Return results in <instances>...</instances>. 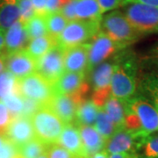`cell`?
Listing matches in <instances>:
<instances>
[{"label":"cell","instance_id":"obj_1","mask_svg":"<svg viewBox=\"0 0 158 158\" xmlns=\"http://www.w3.org/2000/svg\"><path fill=\"white\" fill-rule=\"evenodd\" d=\"M35 137L46 145L56 143L64 128L61 118L48 106H41L31 118Z\"/></svg>","mask_w":158,"mask_h":158},{"label":"cell","instance_id":"obj_2","mask_svg":"<svg viewBox=\"0 0 158 158\" xmlns=\"http://www.w3.org/2000/svg\"><path fill=\"white\" fill-rule=\"evenodd\" d=\"M100 22L89 20L69 21L62 34L56 38L57 45L65 50L82 45V43L92 39L99 32Z\"/></svg>","mask_w":158,"mask_h":158},{"label":"cell","instance_id":"obj_3","mask_svg":"<svg viewBox=\"0 0 158 158\" xmlns=\"http://www.w3.org/2000/svg\"><path fill=\"white\" fill-rule=\"evenodd\" d=\"M100 27L102 32L121 47L135 40L139 34L120 11H112L104 16Z\"/></svg>","mask_w":158,"mask_h":158},{"label":"cell","instance_id":"obj_4","mask_svg":"<svg viewBox=\"0 0 158 158\" xmlns=\"http://www.w3.org/2000/svg\"><path fill=\"white\" fill-rule=\"evenodd\" d=\"M123 14L139 34L158 31L157 8L137 3H129L125 5Z\"/></svg>","mask_w":158,"mask_h":158},{"label":"cell","instance_id":"obj_5","mask_svg":"<svg viewBox=\"0 0 158 158\" xmlns=\"http://www.w3.org/2000/svg\"><path fill=\"white\" fill-rule=\"evenodd\" d=\"M136 90L135 68L130 62L115 63L112 81V96L120 100H127Z\"/></svg>","mask_w":158,"mask_h":158},{"label":"cell","instance_id":"obj_6","mask_svg":"<svg viewBox=\"0 0 158 158\" xmlns=\"http://www.w3.org/2000/svg\"><path fill=\"white\" fill-rule=\"evenodd\" d=\"M18 91L22 97L34 99L42 106H47L54 96L52 85L36 72L18 79Z\"/></svg>","mask_w":158,"mask_h":158},{"label":"cell","instance_id":"obj_7","mask_svg":"<svg viewBox=\"0 0 158 158\" xmlns=\"http://www.w3.org/2000/svg\"><path fill=\"white\" fill-rule=\"evenodd\" d=\"M65 49L56 45L43 56L36 60V73L53 85L64 73Z\"/></svg>","mask_w":158,"mask_h":158},{"label":"cell","instance_id":"obj_8","mask_svg":"<svg viewBox=\"0 0 158 158\" xmlns=\"http://www.w3.org/2000/svg\"><path fill=\"white\" fill-rule=\"evenodd\" d=\"M125 107L135 113L140 131L144 135H149L158 131V111L150 103L142 98L127 99Z\"/></svg>","mask_w":158,"mask_h":158},{"label":"cell","instance_id":"obj_9","mask_svg":"<svg viewBox=\"0 0 158 158\" xmlns=\"http://www.w3.org/2000/svg\"><path fill=\"white\" fill-rule=\"evenodd\" d=\"M115 64L105 62L99 64L94 70L92 83L94 86L91 101L99 109H103L111 96V81Z\"/></svg>","mask_w":158,"mask_h":158},{"label":"cell","instance_id":"obj_10","mask_svg":"<svg viewBox=\"0 0 158 158\" xmlns=\"http://www.w3.org/2000/svg\"><path fill=\"white\" fill-rule=\"evenodd\" d=\"M147 136L141 133L122 128L118 130L106 142V151L108 154L134 152L135 149L141 148Z\"/></svg>","mask_w":158,"mask_h":158},{"label":"cell","instance_id":"obj_11","mask_svg":"<svg viewBox=\"0 0 158 158\" xmlns=\"http://www.w3.org/2000/svg\"><path fill=\"white\" fill-rule=\"evenodd\" d=\"M118 48H121V46L113 41L104 32L99 31L89 43L88 69L90 70L106 60L115 53Z\"/></svg>","mask_w":158,"mask_h":158},{"label":"cell","instance_id":"obj_12","mask_svg":"<svg viewBox=\"0 0 158 158\" xmlns=\"http://www.w3.org/2000/svg\"><path fill=\"white\" fill-rule=\"evenodd\" d=\"M6 136L18 148L34 140L36 137L31 118L21 115L12 118L6 130Z\"/></svg>","mask_w":158,"mask_h":158},{"label":"cell","instance_id":"obj_13","mask_svg":"<svg viewBox=\"0 0 158 158\" xmlns=\"http://www.w3.org/2000/svg\"><path fill=\"white\" fill-rule=\"evenodd\" d=\"M6 67L7 71L16 78L20 79L34 73L36 60L29 55L26 49L8 54L6 56Z\"/></svg>","mask_w":158,"mask_h":158},{"label":"cell","instance_id":"obj_14","mask_svg":"<svg viewBox=\"0 0 158 158\" xmlns=\"http://www.w3.org/2000/svg\"><path fill=\"white\" fill-rule=\"evenodd\" d=\"M80 102L76 97L70 95L54 94L47 106L62 119L64 124H69L76 118V113Z\"/></svg>","mask_w":158,"mask_h":158},{"label":"cell","instance_id":"obj_15","mask_svg":"<svg viewBox=\"0 0 158 158\" xmlns=\"http://www.w3.org/2000/svg\"><path fill=\"white\" fill-rule=\"evenodd\" d=\"M29 41L30 39L25 24L19 19L6 30L5 48L7 51V54L24 50V48H26L28 45Z\"/></svg>","mask_w":158,"mask_h":158},{"label":"cell","instance_id":"obj_16","mask_svg":"<svg viewBox=\"0 0 158 158\" xmlns=\"http://www.w3.org/2000/svg\"><path fill=\"white\" fill-rule=\"evenodd\" d=\"M89 44H82L65 50L64 69L69 72H85L88 69Z\"/></svg>","mask_w":158,"mask_h":158},{"label":"cell","instance_id":"obj_17","mask_svg":"<svg viewBox=\"0 0 158 158\" xmlns=\"http://www.w3.org/2000/svg\"><path fill=\"white\" fill-rule=\"evenodd\" d=\"M77 127L81 136L85 158H90L105 148L106 141L95 127L85 125H79Z\"/></svg>","mask_w":158,"mask_h":158},{"label":"cell","instance_id":"obj_18","mask_svg":"<svg viewBox=\"0 0 158 158\" xmlns=\"http://www.w3.org/2000/svg\"><path fill=\"white\" fill-rule=\"evenodd\" d=\"M56 143L69 151L76 158H85L79 131L71 123L65 124Z\"/></svg>","mask_w":158,"mask_h":158},{"label":"cell","instance_id":"obj_19","mask_svg":"<svg viewBox=\"0 0 158 158\" xmlns=\"http://www.w3.org/2000/svg\"><path fill=\"white\" fill-rule=\"evenodd\" d=\"M85 72L66 71L53 84L54 94L69 95L77 92L85 83Z\"/></svg>","mask_w":158,"mask_h":158},{"label":"cell","instance_id":"obj_20","mask_svg":"<svg viewBox=\"0 0 158 158\" xmlns=\"http://www.w3.org/2000/svg\"><path fill=\"white\" fill-rule=\"evenodd\" d=\"M75 11L77 20L101 21L102 14L97 0H77Z\"/></svg>","mask_w":158,"mask_h":158},{"label":"cell","instance_id":"obj_21","mask_svg":"<svg viewBox=\"0 0 158 158\" xmlns=\"http://www.w3.org/2000/svg\"><path fill=\"white\" fill-rule=\"evenodd\" d=\"M19 17L17 0H0V29H8Z\"/></svg>","mask_w":158,"mask_h":158},{"label":"cell","instance_id":"obj_22","mask_svg":"<svg viewBox=\"0 0 158 158\" xmlns=\"http://www.w3.org/2000/svg\"><path fill=\"white\" fill-rule=\"evenodd\" d=\"M56 45H57L56 39L48 34L31 40L27 47L26 48V51L34 60H38Z\"/></svg>","mask_w":158,"mask_h":158},{"label":"cell","instance_id":"obj_23","mask_svg":"<svg viewBox=\"0 0 158 158\" xmlns=\"http://www.w3.org/2000/svg\"><path fill=\"white\" fill-rule=\"evenodd\" d=\"M103 108L118 129L125 128L124 100H120L113 96H110Z\"/></svg>","mask_w":158,"mask_h":158},{"label":"cell","instance_id":"obj_24","mask_svg":"<svg viewBox=\"0 0 158 158\" xmlns=\"http://www.w3.org/2000/svg\"><path fill=\"white\" fill-rule=\"evenodd\" d=\"M99 108L91 101V100H85L81 103L77 107L76 113V125H85V126H91L96 121L98 113L99 112Z\"/></svg>","mask_w":158,"mask_h":158},{"label":"cell","instance_id":"obj_25","mask_svg":"<svg viewBox=\"0 0 158 158\" xmlns=\"http://www.w3.org/2000/svg\"><path fill=\"white\" fill-rule=\"evenodd\" d=\"M95 128L99 133V135H102L105 140L106 141L110 137L112 136L119 130L116 127V125L112 121V119L109 118L107 114L106 113L105 111L99 110V112L98 113L96 121H95Z\"/></svg>","mask_w":158,"mask_h":158},{"label":"cell","instance_id":"obj_26","mask_svg":"<svg viewBox=\"0 0 158 158\" xmlns=\"http://www.w3.org/2000/svg\"><path fill=\"white\" fill-rule=\"evenodd\" d=\"M45 17L46 16L35 14L25 24L30 40L48 34Z\"/></svg>","mask_w":158,"mask_h":158},{"label":"cell","instance_id":"obj_27","mask_svg":"<svg viewBox=\"0 0 158 158\" xmlns=\"http://www.w3.org/2000/svg\"><path fill=\"white\" fill-rule=\"evenodd\" d=\"M45 18L48 34L56 39L62 34L69 21L60 11L48 13Z\"/></svg>","mask_w":158,"mask_h":158},{"label":"cell","instance_id":"obj_28","mask_svg":"<svg viewBox=\"0 0 158 158\" xmlns=\"http://www.w3.org/2000/svg\"><path fill=\"white\" fill-rule=\"evenodd\" d=\"M48 145L39 141L37 138L25 143L18 148L19 156L22 158H38L42 154L47 152Z\"/></svg>","mask_w":158,"mask_h":158},{"label":"cell","instance_id":"obj_29","mask_svg":"<svg viewBox=\"0 0 158 158\" xmlns=\"http://www.w3.org/2000/svg\"><path fill=\"white\" fill-rule=\"evenodd\" d=\"M18 91V78L9 71L0 73V100Z\"/></svg>","mask_w":158,"mask_h":158},{"label":"cell","instance_id":"obj_30","mask_svg":"<svg viewBox=\"0 0 158 158\" xmlns=\"http://www.w3.org/2000/svg\"><path fill=\"white\" fill-rule=\"evenodd\" d=\"M2 101L8 108L12 118L21 116L23 113V97L19 93H13Z\"/></svg>","mask_w":158,"mask_h":158},{"label":"cell","instance_id":"obj_31","mask_svg":"<svg viewBox=\"0 0 158 158\" xmlns=\"http://www.w3.org/2000/svg\"><path fill=\"white\" fill-rule=\"evenodd\" d=\"M141 148L147 158H158V134L147 136Z\"/></svg>","mask_w":158,"mask_h":158},{"label":"cell","instance_id":"obj_32","mask_svg":"<svg viewBox=\"0 0 158 158\" xmlns=\"http://www.w3.org/2000/svg\"><path fill=\"white\" fill-rule=\"evenodd\" d=\"M19 9V20L24 24L28 21L30 19L35 15L34 7L33 6L32 0H17Z\"/></svg>","mask_w":158,"mask_h":158},{"label":"cell","instance_id":"obj_33","mask_svg":"<svg viewBox=\"0 0 158 158\" xmlns=\"http://www.w3.org/2000/svg\"><path fill=\"white\" fill-rule=\"evenodd\" d=\"M146 88L152 98L155 107L158 111V72L148 78L146 82Z\"/></svg>","mask_w":158,"mask_h":158},{"label":"cell","instance_id":"obj_34","mask_svg":"<svg viewBox=\"0 0 158 158\" xmlns=\"http://www.w3.org/2000/svg\"><path fill=\"white\" fill-rule=\"evenodd\" d=\"M47 154L48 158H76L69 151L57 143L48 145Z\"/></svg>","mask_w":158,"mask_h":158},{"label":"cell","instance_id":"obj_35","mask_svg":"<svg viewBox=\"0 0 158 158\" xmlns=\"http://www.w3.org/2000/svg\"><path fill=\"white\" fill-rule=\"evenodd\" d=\"M12 117L4 102L0 100V135H6V130L11 123Z\"/></svg>","mask_w":158,"mask_h":158},{"label":"cell","instance_id":"obj_36","mask_svg":"<svg viewBox=\"0 0 158 158\" xmlns=\"http://www.w3.org/2000/svg\"><path fill=\"white\" fill-rule=\"evenodd\" d=\"M42 106L35 101L34 99H31L28 98H25L23 97V113L22 115L28 117V118H32V116L34 113H36L40 108Z\"/></svg>","mask_w":158,"mask_h":158},{"label":"cell","instance_id":"obj_37","mask_svg":"<svg viewBox=\"0 0 158 158\" xmlns=\"http://www.w3.org/2000/svg\"><path fill=\"white\" fill-rule=\"evenodd\" d=\"M18 147L7 138L0 147V158H16L18 156Z\"/></svg>","mask_w":158,"mask_h":158},{"label":"cell","instance_id":"obj_38","mask_svg":"<svg viewBox=\"0 0 158 158\" xmlns=\"http://www.w3.org/2000/svg\"><path fill=\"white\" fill-rule=\"evenodd\" d=\"M123 1L124 0H97L101 14L117 8L121 4H123Z\"/></svg>","mask_w":158,"mask_h":158},{"label":"cell","instance_id":"obj_39","mask_svg":"<svg viewBox=\"0 0 158 158\" xmlns=\"http://www.w3.org/2000/svg\"><path fill=\"white\" fill-rule=\"evenodd\" d=\"M76 3H77V0H70L68 4L60 11V12L64 16V18L68 20L69 22L77 20L76 11H75Z\"/></svg>","mask_w":158,"mask_h":158},{"label":"cell","instance_id":"obj_40","mask_svg":"<svg viewBox=\"0 0 158 158\" xmlns=\"http://www.w3.org/2000/svg\"><path fill=\"white\" fill-rule=\"evenodd\" d=\"M70 0H47L46 11L47 14L55 11H60Z\"/></svg>","mask_w":158,"mask_h":158},{"label":"cell","instance_id":"obj_41","mask_svg":"<svg viewBox=\"0 0 158 158\" xmlns=\"http://www.w3.org/2000/svg\"><path fill=\"white\" fill-rule=\"evenodd\" d=\"M33 6L34 7L35 14L46 16L47 11H46V3L47 0H32Z\"/></svg>","mask_w":158,"mask_h":158},{"label":"cell","instance_id":"obj_42","mask_svg":"<svg viewBox=\"0 0 158 158\" xmlns=\"http://www.w3.org/2000/svg\"><path fill=\"white\" fill-rule=\"evenodd\" d=\"M129 3H137L141 5H146L148 6H152L158 9V0H124L123 5L129 4Z\"/></svg>","mask_w":158,"mask_h":158},{"label":"cell","instance_id":"obj_43","mask_svg":"<svg viewBox=\"0 0 158 158\" xmlns=\"http://www.w3.org/2000/svg\"><path fill=\"white\" fill-rule=\"evenodd\" d=\"M109 158H138L135 152L129 153H118V154H112Z\"/></svg>","mask_w":158,"mask_h":158},{"label":"cell","instance_id":"obj_44","mask_svg":"<svg viewBox=\"0 0 158 158\" xmlns=\"http://www.w3.org/2000/svg\"><path fill=\"white\" fill-rule=\"evenodd\" d=\"M5 34H6V30L0 29V54H2V52L5 49V47H6V43H5Z\"/></svg>","mask_w":158,"mask_h":158},{"label":"cell","instance_id":"obj_45","mask_svg":"<svg viewBox=\"0 0 158 158\" xmlns=\"http://www.w3.org/2000/svg\"><path fill=\"white\" fill-rule=\"evenodd\" d=\"M6 56L2 54H0V73L5 71L6 67Z\"/></svg>","mask_w":158,"mask_h":158},{"label":"cell","instance_id":"obj_46","mask_svg":"<svg viewBox=\"0 0 158 158\" xmlns=\"http://www.w3.org/2000/svg\"><path fill=\"white\" fill-rule=\"evenodd\" d=\"M90 158H109L108 156V153L105 150V151H100V152L97 153L95 155H93L92 156H90Z\"/></svg>","mask_w":158,"mask_h":158},{"label":"cell","instance_id":"obj_47","mask_svg":"<svg viewBox=\"0 0 158 158\" xmlns=\"http://www.w3.org/2000/svg\"><path fill=\"white\" fill-rule=\"evenodd\" d=\"M6 140V136L4 135H0V147L2 146V144L5 142V141Z\"/></svg>","mask_w":158,"mask_h":158},{"label":"cell","instance_id":"obj_48","mask_svg":"<svg viewBox=\"0 0 158 158\" xmlns=\"http://www.w3.org/2000/svg\"><path fill=\"white\" fill-rule=\"evenodd\" d=\"M38 158H48V154H47V152H45L44 154H42L40 156H39Z\"/></svg>","mask_w":158,"mask_h":158},{"label":"cell","instance_id":"obj_49","mask_svg":"<svg viewBox=\"0 0 158 158\" xmlns=\"http://www.w3.org/2000/svg\"><path fill=\"white\" fill-rule=\"evenodd\" d=\"M16 158H22V157H21V156H19V154H18V156H16Z\"/></svg>","mask_w":158,"mask_h":158}]
</instances>
